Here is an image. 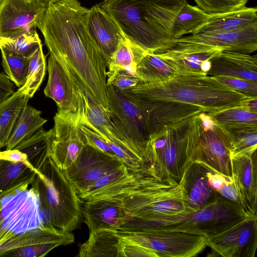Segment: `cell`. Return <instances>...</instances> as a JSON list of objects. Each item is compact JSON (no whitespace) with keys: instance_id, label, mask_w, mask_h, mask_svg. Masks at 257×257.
Here are the masks:
<instances>
[{"instance_id":"obj_1","label":"cell","mask_w":257,"mask_h":257,"mask_svg":"<svg viewBox=\"0 0 257 257\" xmlns=\"http://www.w3.org/2000/svg\"><path fill=\"white\" fill-rule=\"evenodd\" d=\"M88 10L78 0H51L38 28L50 55L62 66L77 87L110 115L107 64L89 31Z\"/></svg>"},{"instance_id":"obj_2","label":"cell","mask_w":257,"mask_h":257,"mask_svg":"<svg viewBox=\"0 0 257 257\" xmlns=\"http://www.w3.org/2000/svg\"><path fill=\"white\" fill-rule=\"evenodd\" d=\"M127 91L146 100L193 104L204 108L207 113L236 106L248 97L212 76L201 74H178L161 82L140 83Z\"/></svg>"},{"instance_id":"obj_3","label":"cell","mask_w":257,"mask_h":257,"mask_svg":"<svg viewBox=\"0 0 257 257\" xmlns=\"http://www.w3.org/2000/svg\"><path fill=\"white\" fill-rule=\"evenodd\" d=\"M251 216L243 209L219 194L203 208L188 213L149 220L128 217L119 230L177 231L202 235L207 238L218 234Z\"/></svg>"},{"instance_id":"obj_4","label":"cell","mask_w":257,"mask_h":257,"mask_svg":"<svg viewBox=\"0 0 257 257\" xmlns=\"http://www.w3.org/2000/svg\"><path fill=\"white\" fill-rule=\"evenodd\" d=\"M35 171L31 186L38 193L45 225L70 232L75 230L82 217V201L63 171L50 157Z\"/></svg>"},{"instance_id":"obj_5","label":"cell","mask_w":257,"mask_h":257,"mask_svg":"<svg viewBox=\"0 0 257 257\" xmlns=\"http://www.w3.org/2000/svg\"><path fill=\"white\" fill-rule=\"evenodd\" d=\"M128 217L140 220L188 213L182 183L148 173L138 185L119 196Z\"/></svg>"},{"instance_id":"obj_6","label":"cell","mask_w":257,"mask_h":257,"mask_svg":"<svg viewBox=\"0 0 257 257\" xmlns=\"http://www.w3.org/2000/svg\"><path fill=\"white\" fill-rule=\"evenodd\" d=\"M230 135L207 112L192 116L187 134L186 162H197L228 178L232 177Z\"/></svg>"},{"instance_id":"obj_7","label":"cell","mask_w":257,"mask_h":257,"mask_svg":"<svg viewBox=\"0 0 257 257\" xmlns=\"http://www.w3.org/2000/svg\"><path fill=\"white\" fill-rule=\"evenodd\" d=\"M78 93L81 106V122L100 136L131 172L148 171V146L131 139L79 88Z\"/></svg>"},{"instance_id":"obj_8","label":"cell","mask_w":257,"mask_h":257,"mask_svg":"<svg viewBox=\"0 0 257 257\" xmlns=\"http://www.w3.org/2000/svg\"><path fill=\"white\" fill-rule=\"evenodd\" d=\"M191 118L164 126L150 136L148 151L153 176L179 182L186 162L187 134Z\"/></svg>"},{"instance_id":"obj_9","label":"cell","mask_w":257,"mask_h":257,"mask_svg":"<svg viewBox=\"0 0 257 257\" xmlns=\"http://www.w3.org/2000/svg\"><path fill=\"white\" fill-rule=\"evenodd\" d=\"M29 183L0 193V244L45 225L38 193Z\"/></svg>"},{"instance_id":"obj_10","label":"cell","mask_w":257,"mask_h":257,"mask_svg":"<svg viewBox=\"0 0 257 257\" xmlns=\"http://www.w3.org/2000/svg\"><path fill=\"white\" fill-rule=\"evenodd\" d=\"M100 6L127 38L148 52L156 53L171 48L168 40L146 20L144 0H104Z\"/></svg>"},{"instance_id":"obj_11","label":"cell","mask_w":257,"mask_h":257,"mask_svg":"<svg viewBox=\"0 0 257 257\" xmlns=\"http://www.w3.org/2000/svg\"><path fill=\"white\" fill-rule=\"evenodd\" d=\"M118 235L154 251L158 257H193L207 246L204 235L170 230L126 231Z\"/></svg>"},{"instance_id":"obj_12","label":"cell","mask_w":257,"mask_h":257,"mask_svg":"<svg viewBox=\"0 0 257 257\" xmlns=\"http://www.w3.org/2000/svg\"><path fill=\"white\" fill-rule=\"evenodd\" d=\"M78 108L75 112L58 108L54 116L50 157L64 171L76 160L86 144L80 127L81 106L78 95Z\"/></svg>"},{"instance_id":"obj_13","label":"cell","mask_w":257,"mask_h":257,"mask_svg":"<svg viewBox=\"0 0 257 257\" xmlns=\"http://www.w3.org/2000/svg\"><path fill=\"white\" fill-rule=\"evenodd\" d=\"M74 241V235L70 231L45 225L1 244L0 256H44L55 248L71 244Z\"/></svg>"},{"instance_id":"obj_14","label":"cell","mask_w":257,"mask_h":257,"mask_svg":"<svg viewBox=\"0 0 257 257\" xmlns=\"http://www.w3.org/2000/svg\"><path fill=\"white\" fill-rule=\"evenodd\" d=\"M110 117L136 142L147 147L150 134L144 112L127 91L107 86Z\"/></svg>"},{"instance_id":"obj_15","label":"cell","mask_w":257,"mask_h":257,"mask_svg":"<svg viewBox=\"0 0 257 257\" xmlns=\"http://www.w3.org/2000/svg\"><path fill=\"white\" fill-rule=\"evenodd\" d=\"M123 165L117 158L85 144L76 160L63 172L78 194Z\"/></svg>"},{"instance_id":"obj_16","label":"cell","mask_w":257,"mask_h":257,"mask_svg":"<svg viewBox=\"0 0 257 257\" xmlns=\"http://www.w3.org/2000/svg\"><path fill=\"white\" fill-rule=\"evenodd\" d=\"M211 256L254 257L257 248V216L245 219L207 238Z\"/></svg>"},{"instance_id":"obj_17","label":"cell","mask_w":257,"mask_h":257,"mask_svg":"<svg viewBox=\"0 0 257 257\" xmlns=\"http://www.w3.org/2000/svg\"><path fill=\"white\" fill-rule=\"evenodd\" d=\"M46 8L36 0H2L0 37H11L37 31Z\"/></svg>"},{"instance_id":"obj_18","label":"cell","mask_w":257,"mask_h":257,"mask_svg":"<svg viewBox=\"0 0 257 257\" xmlns=\"http://www.w3.org/2000/svg\"><path fill=\"white\" fill-rule=\"evenodd\" d=\"M177 43L200 44L250 54L257 50V24L232 31L202 32L168 41L171 48Z\"/></svg>"},{"instance_id":"obj_19","label":"cell","mask_w":257,"mask_h":257,"mask_svg":"<svg viewBox=\"0 0 257 257\" xmlns=\"http://www.w3.org/2000/svg\"><path fill=\"white\" fill-rule=\"evenodd\" d=\"M129 92L144 112L150 136L164 126L205 112L204 108L193 104L171 101L146 100Z\"/></svg>"},{"instance_id":"obj_20","label":"cell","mask_w":257,"mask_h":257,"mask_svg":"<svg viewBox=\"0 0 257 257\" xmlns=\"http://www.w3.org/2000/svg\"><path fill=\"white\" fill-rule=\"evenodd\" d=\"M223 50L219 47L195 43H177L156 53L176 70L177 75L201 74L202 63L218 55Z\"/></svg>"},{"instance_id":"obj_21","label":"cell","mask_w":257,"mask_h":257,"mask_svg":"<svg viewBox=\"0 0 257 257\" xmlns=\"http://www.w3.org/2000/svg\"><path fill=\"white\" fill-rule=\"evenodd\" d=\"M82 211L90 232L104 229L119 230L128 218L119 197L85 201Z\"/></svg>"},{"instance_id":"obj_22","label":"cell","mask_w":257,"mask_h":257,"mask_svg":"<svg viewBox=\"0 0 257 257\" xmlns=\"http://www.w3.org/2000/svg\"><path fill=\"white\" fill-rule=\"evenodd\" d=\"M149 172L133 173L123 165L100 177L77 195L81 201H85L119 197L137 187L142 178Z\"/></svg>"},{"instance_id":"obj_23","label":"cell","mask_w":257,"mask_h":257,"mask_svg":"<svg viewBox=\"0 0 257 257\" xmlns=\"http://www.w3.org/2000/svg\"><path fill=\"white\" fill-rule=\"evenodd\" d=\"M87 21L89 31L107 67L112 54L125 36L117 23L100 5L89 9Z\"/></svg>"},{"instance_id":"obj_24","label":"cell","mask_w":257,"mask_h":257,"mask_svg":"<svg viewBox=\"0 0 257 257\" xmlns=\"http://www.w3.org/2000/svg\"><path fill=\"white\" fill-rule=\"evenodd\" d=\"M47 70L48 79L44 89L45 95L53 99L58 109L76 111L78 104L77 86L62 66L51 55Z\"/></svg>"},{"instance_id":"obj_25","label":"cell","mask_w":257,"mask_h":257,"mask_svg":"<svg viewBox=\"0 0 257 257\" xmlns=\"http://www.w3.org/2000/svg\"><path fill=\"white\" fill-rule=\"evenodd\" d=\"M207 167L197 162L186 164L180 181L183 185L185 199L193 211L204 208L215 201L220 194L210 186Z\"/></svg>"},{"instance_id":"obj_26","label":"cell","mask_w":257,"mask_h":257,"mask_svg":"<svg viewBox=\"0 0 257 257\" xmlns=\"http://www.w3.org/2000/svg\"><path fill=\"white\" fill-rule=\"evenodd\" d=\"M210 62L208 76L231 77L257 82L256 55L223 50Z\"/></svg>"},{"instance_id":"obj_27","label":"cell","mask_w":257,"mask_h":257,"mask_svg":"<svg viewBox=\"0 0 257 257\" xmlns=\"http://www.w3.org/2000/svg\"><path fill=\"white\" fill-rule=\"evenodd\" d=\"M232 178L241 197L256 213L257 163L256 151L252 155L231 158Z\"/></svg>"},{"instance_id":"obj_28","label":"cell","mask_w":257,"mask_h":257,"mask_svg":"<svg viewBox=\"0 0 257 257\" xmlns=\"http://www.w3.org/2000/svg\"><path fill=\"white\" fill-rule=\"evenodd\" d=\"M187 3L186 0H144L145 18L169 41L173 39L172 31L175 19Z\"/></svg>"},{"instance_id":"obj_29","label":"cell","mask_w":257,"mask_h":257,"mask_svg":"<svg viewBox=\"0 0 257 257\" xmlns=\"http://www.w3.org/2000/svg\"><path fill=\"white\" fill-rule=\"evenodd\" d=\"M257 24L256 7L242 6L230 12L210 14L209 18L192 34L207 32H227Z\"/></svg>"},{"instance_id":"obj_30","label":"cell","mask_w":257,"mask_h":257,"mask_svg":"<svg viewBox=\"0 0 257 257\" xmlns=\"http://www.w3.org/2000/svg\"><path fill=\"white\" fill-rule=\"evenodd\" d=\"M148 52L125 36L119 42L107 65V80L120 71H125L136 76L137 66Z\"/></svg>"},{"instance_id":"obj_31","label":"cell","mask_w":257,"mask_h":257,"mask_svg":"<svg viewBox=\"0 0 257 257\" xmlns=\"http://www.w3.org/2000/svg\"><path fill=\"white\" fill-rule=\"evenodd\" d=\"M120 236L117 230L99 229L90 231L88 239L80 246V257H118Z\"/></svg>"},{"instance_id":"obj_32","label":"cell","mask_w":257,"mask_h":257,"mask_svg":"<svg viewBox=\"0 0 257 257\" xmlns=\"http://www.w3.org/2000/svg\"><path fill=\"white\" fill-rule=\"evenodd\" d=\"M36 176L28 161H15L0 151V193L15 186L31 185Z\"/></svg>"},{"instance_id":"obj_33","label":"cell","mask_w":257,"mask_h":257,"mask_svg":"<svg viewBox=\"0 0 257 257\" xmlns=\"http://www.w3.org/2000/svg\"><path fill=\"white\" fill-rule=\"evenodd\" d=\"M42 112L28 104L22 111L9 137L6 150L15 148L42 127L47 120L41 116Z\"/></svg>"},{"instance_id":"obj_34","label":"cell","mask_w":257,"mask_h":257,"mask_svg":"<svg viewBox=\"0 0 257 257\" xmlns=\"http://www.w3.org/2000/svg\"><path fill=\"white\" fill-rule=\"evenodd\" d=\"M52 138V128L46 131L42 127L14 149L26 155L27 160L33 169L38 170L50 157Z\"/></svg>"},{"instance_id":"obj_35","label":"cell","mask_w":257,"mask_h":257,"mask_svg":"<svg viewBox=\"0 0 257 257\" xmlns=\"http://www.w3.org/2000/svg\"><path fill=\"white\" fill-rule=\"evenodd\" d=\"M176 75V69L166 59L152 52H148L143 58L136 71V76L143 83L165 81Z\"/></svg>"},{"instance_id":"obj_36","label":"cell","mask_w":257,"mask_h":257,"mask_svg":"<svg viewBox=\"0 0 257 257\" xmlns=\"http://www.w3.org/2000/svg\"><path fill=\"white\" fill-rule=\"evenodd\" d=\"M29 96L20 89L0 103V150L6 147L12 129Z\"/></svg>"},{"instance_id":"obj_37","label":"cell","mask_w":257,"mask_h":257,"mask_svg":"<svg viewBox=\"0 0 257 257\" xmlns=\"http://www.w3.org/2000/svg\"><path fill=\"white\" fill-rule=\"evenodd\" d=\"M210 16L197 6L185 4L177 15L172 31L173 39H179L194 31L205 23Z\"/></svg>"},{"instance_id":"obj_38","label":"cell","mask_w":257,"mask_h":257,"mask_svg":"<svg viewBox=\"0 0 257 257\" xmlns=\"http://www.w3.org/2000/svg\"><path fill=\"white\" fill-rule=\"evenodd\" d=\"M217 124L224 128L243 126H257V113L235 106L208 113Z\"/></svg>"},{"instance_id":"obj_39","label":"cell","mask_w":257,"mask_h":257,"mask_svg":"<svg viewBox=\"0 0 257 257\" xmlns=\"http://www.w3.org/2000/svg\"><path fill=\"white\" fill-rule=\"evenodd\" d=\"M46 69V56L43 53L41 43L29 58V66L26 82L19 88L30 98L33 97L41 85L45 75Z\"/></svg>"},{"instance_id":"obj_40","label":"cell","mask_w":257,"mask_h":257,"mask_svg":"<svg viewBox=\"0 0 257 257\" xmlns=\"http://www.w3.org/2000/svg\"><path fill=\"white\" fill-rule=\"evenodd\" d=\"M225 129L230 135L233 142L231 158L238 155H252L256 151L257 126L248 125Z\"/></svg>"},{"instance_id":"obj_41","label":"cell","mask_w":257,"mask_h":257,"mask_svg":"<svg viewBox=\"0 0 257 257\" xmlns=\"http://www.w3.org/2000/svg\"><path fill=\"white\" fill-rule=\"evenodd\" d=\"M2 65L5 74L18 87L25 83L29 66V58L1 49Z\"/></svg>"},{"instance_id":"obj_42","label":"cell","mask_w":257,"mask_h":257,"mask_svg":"<svg viewBox=\"0 0 257 257\" xmlns=\"http://www.w3.org/2000/svg\"><path fill=\"white\" fill-rule=\"evenodd\" d=\"M42 43L37 31L11 37H0V50L30 58Z\"/></svg>"},{"instance_id":"obj_43","label":"cell","mask_w":257,"mask_h":257,"mask_svg":"<svg viewBox=\"0 0 257 257\" xmlns=\"http://www.w3.org/2000/svg\"><path fill=\"white\" fill-rule=\"evenodd\" d=\"M197 7L209 14L231 11L246 5L247 0H194Z\"/></svg>"},{"instance_id":"obj_44","label":"cell","mask_w":257,"mask_h":257,"mask_svg":"<svg viewBox=\"0 0 257 257\" xmlns=\"http://www.w3.org/2000/svg\"><path fill=\"white\" fill-rule=\"evenodd\" d=\"M212 77L220 83L247 96L257 97V82L227 76H213Z\"/></svg>"},{"instance_id":"obj_45","label":"cell","mask_w":257,"mask_h":257,"mask_svg":"<svg viewBox=\"0 0 257 257\" xmlns=\"http://www.w3.org/2000/svg\"><path fill=\"white\" fill-rule=\"evenodd\" d=\"M226 199L235 203L251 216H256L241 197L232 178L227 179L218 192Z\"/></svg>"},{"instance_id":"obj_46","label":"cell","mask_w":257,"mask_h":257,"mask_svg":"<svg viewBox=\"0 0 257 257\" xmlns=\"http://www.w3.org/2000/svg\"><path fill=\"white\" fill-rule=\"evenodd\" d=\"M158 257L152 250L120 237L118 257Z\"/></svg>"},{"instance_id":"obj_47","label":"cell","mask_w":257,"mask_h":257,"mask_svg":"<svg viewBox=\"0 0 257 257\" xmlns=\"http://www.w3.org/2000/svg\"><path fill=\"white\" fill-rule=\"evenodd\" d=\"M80 127L85 138L86 144L89 145L109 156L116 157L111 149L100 136L81 122V117Z\"/></svg>"},{"instance_id":"obj_48","label":"cell","mask_w":257,"mask_h":257,"mask_svg":"<svg viewBox=\"0 0 257 257\" xmlns=\"http://www.w3.org/2000/svg\"><path fill=\"white\" fill-rule=\"evenodd\" d=\"M140 79L135 75L125 71L116 73L111 79L107 80V85H112L115 88L122 91L128 90L139 83Z\"/></svg>"},{"instance_id":"obj_49","label":"cell","mask_w":257,"mask_h":257,"mask_svg":"<svg viewBox=\"0 0 257 257\" xmlns=\"http://www.w3.org/2000/svg\"><path fill=\"white\" fill-rule=\"evenodd\" d=\"M15 92L14 83L4 72L0 73V103Z\"/></svg>"},{"instance_id":"obj_50","label":"cell","mask_w":257,"mask_h":257,"mask_svg":"<svg viewBox=\"0 0 257 257\" xmlns=\"http://www.w3.org/2000/svg\"><path fill=\"white\" fill-rule=\"evenodd\" d=\"M206 176L210 186L213 190L217 192L222 187L225 182L227 179L231 178L216 173L208 167Z\"/></svg>"},{"instance_id":"obj_51","label":"cell","mask_w":257,"mask_h":257,"mask_svg":"<svg viewBox=\"0 0 257 257\" xmlns=\"http://www.w3.org/2000/svg\"><path fill=\"white\" fill-rule=\"evenodd\" d=\"M246 110L257 113V97H248L237 105Z\"/></svg>"},{"instance_id":"obj_52","label":"cell","mask_w":257,"mask_h":257,"mask_svg":"<svg viewBox=\"0 0 257 257\" xmlns=\"http://www.w3.org/2000/svg\"><path fill=\"white\" fill-rule=\"evenodd\" d=\"M210 60H206L204 61L201 65V69L203 73L207 74V72L211 68Z\"/></svg>"},{"instance_id":"obj_53","label":"cell","mask_w":257,"mask_h":257,"mask_svg":"<svg viewBox=\"0 0 257 257\" xmlns=\"http://www.w3.org/2000/svg\"><path fill=\"white\" fill-rule=\"evenodd\" d=\"M36 1H38V2H39L42 5H43L45 7H47V6H48L49 3L51 0H36Z\"/></svg>"},{"instance_id":"obj_54","label":"cell","mask_w":257,"mask_h":257,"mask_svg":"<svg viewBox=\"0 0 257 257\" xmlns=\"http://www.w3.org/2000/svg\"><path fill=\"white\" fill-rule=\"evenodd\" d=\"M2 1V0H0V3H1Z\"/></svg>"}]
</instances>
